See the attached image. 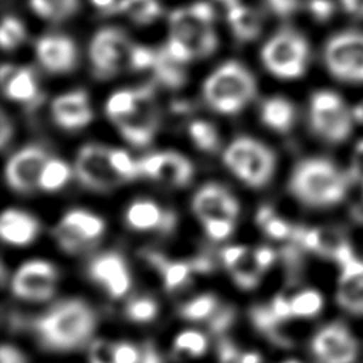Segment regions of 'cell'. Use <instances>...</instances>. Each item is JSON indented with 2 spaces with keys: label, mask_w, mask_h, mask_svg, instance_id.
Masks as SVG:
<instances>
[{
  "label": "cell",
  "mask_w": 363,
  "mask_h": 363,
  "mask_svg": "<svg viewBox=\"0 0 363 363\" xmlns=\"http://www.w3.org/2000/svg\"><path fill=\"white\" fill-rule=\"evenodd\" d=\"M352 116L356 122L363 123V101H360L359 104H356L352 109Z\"/></svg>",
  "instance_id": "cell-61"
},
{
  "label": "cell",
  "mask_w": 363,
  "mask_h": 363,
  "mask_svg": "<svg viewBox=\"0 0 363 363\" xmlns=\"http://www.w3.org/2000/svg\"><path fill=\"white\" fill-rule=\"evenodd\" d=\"M305 9L308 16L316 23H326L332 20L336 11L335 0H306Z\"/></svg>",
  "instance_id": "cell-42"
},
{
  "label": "cell",
  "mask_w": 363,
  "mask_h": 363,
  "mask_svg": "<svg viewBox=\"0 0 363 363\" xmlns=\"http://www.w3.org/2000/svg\"><path fill=\"white\" fill-rule=\"evenodd\" d=\"M216 1H218V3H223V4H227V6H230V4H233V3H235V1H238V0H216Z\"/></svg>",
  "instance_id": "cell-62"
},
{
  "label": "cell",
  "mask_w": 363,
  "mask_h": 363,
  "mask_svg": "<svg viewBox=\"0 0 363 363\" xmlns=\"http://www.w3.org/2000/svg\"><path fill=\"white\" fill-rule=\"evenodd\" d=\"M323 305L322 295L315 289H305L291 298V308L294 316L309 318L316 315Z\"/></svg>",
  "instance_id": "cell-36"
},
{
  "label": "cell",
  "mask_w": 363,
  "mask_h": 363,
  "mask_svg": "<svg viewBox=\"0 0 363 363\" xmlns=\"http://www.w3.org/2000/svg\"><path fill=\"white\" fill-rule=\"evenodd\" d=\"M57 284L55 268L45 261H28L13 277V294L21 299L45 301L54 295Z\"/></svg>",
  "instance_id": "cell-13"
},
{
  "label": "cell",
  "mask_w": 363,
  "mask_h": 363,
  "mask_svg": "<svg viewBox=\"0 0 363 363\" xmlns=\"http://www.w3.org/2000/svg\"><path fill=\"white\" fill-rule=\"evenodd\" d=\"M38 221L26 211L9 208L1 214L0 233L1 238L13 245H26L38 234Z\"/></svg>",
  "instance_id": "cell-24"
},
{
  "label": "cell",
  "mask_w": 363,
  "mask_h": 363,
  "mask_svg": "<svg viewBox=\"0 0 363 363\" xmlns=\"http://www.w3.org/2000/svg\"><path fill=\"white\" fill-rule=\"evenodd\" d=\"M251 320L254 326L264 335H267L271 340L284 343L285 339L279 333V325L281 322L275 318L272 313L269 305H255L250 311Z\"/></svg>",
  "instance_id": "cell-34"
},
{
  "label": "cell",
  "mask_w": 363,
  "mask_h": 363,
  "mask_svg": "<svg viewBox=\"0 0 363 363\" xmlns=\"http://www.w3.org/2000/svg\"><path fill=\"white\" fill-rule=\"evenodd\" d=\"M218 363H241V350L230 339H221L218 343Z\"/></svg>",
  "instance_id": "cell-49"
},
{
  "label": "cell",
  "mask_w": 363,
  "mask_h": 363,
  "mask_svg": "<svg viewBox=\"0 0 363 363\" xmlns=\"http://www.w3.org/2000/svg\"><path fill=\"white\" fill-rule=\"evenodd\" d=\"M337 4L347 16L363 20V0H337Z\"/></svg>",
  "instance_id": "cell-52"
},
{
  "label": "cell",
  "mask_w": 363,
  "mask_h": 363,
  "mask_svg": "<svg viewBox=\"0 0 363 363\" xmlns=\"http://www.w3.org/2000/svg\"><path fill=\"white\" fill-rule=\"evenodd\" d=\"M48 157L43 147L27 146L14 153L6 166V180L17 191L26 193L38 186Z\"/></svg>",
  "instance_id": "cell-16"
},
{
  "label": "cell",
  "mask_w": 363,
  "mask_h": 363,
  "mask_svg": "<svg viewBox=\"0 0 363 363\" xmlns=\"http://www.w3.org/2000/svg\"><path fill=\"white\" fill-rule=\"evenodd\" d=\"M133 44L119 27L105 26L98 28L89 41L88 57L92 71L99 78H108L129 65Z\"/></svg>",
  "instance_id": "cell-9"
},
{
  "label": "cell",
  "mask_w": 363,
  "mask_h": 363,
  "mask_svg": "<svg viewBox=\"0 0 363 363\" xmlns=\"http://www.w3.org/2000/svg\"><path fill=\"white\" fill-rule=\"evenodd\" d=\"M153 68L157 79L170 88H179L186 81V74L182 64L173 60L164 50L160 54L157 52Z\"/></svg>",
  "instance_id": "cell-31"
},
{
  "label": "cell",
  "mask_w": 363,
  "mask_h": 363,
  "mask_svg": "<svg viewBox=\"0 0 363 363\" xmlns=\"http://www.w3.org/2000/svg\"><path fill=\"white\" fill-rule=\"evenodd\" d=\"M207 104L221 113H237L257 94L252 72L240 61H225L211 71L203 84Z\"/></svg>",
  "instance_id": "cell-4"
},
{
  "label": "cell",
  "mask_w": 363,
  "mask_h": 363,
  "mask_svg": "<svg viewBox=\"0 0 363 363\" xmlns=\"http://www.w3.org/2000/svg\"><path fill=\"white\" fill-rule=\"evenodd\" d=\"M264 4L274 16L288 18L301 9L302 0H264Z\"/></svg>",
  "instance_id": "cell-46"
},
{
  "label": "cell",
  "mask_w": 363,
  "mask_h": 363,
  "mask_svg": "<svg viewBox=\"0 0 363 363\" xmlns=\"http://www.w3.org/2000/svg\"><path fill=\"white\" fill-rule=\"evenodd\" d=\"M174 349L191 357H199L207 350V339L197 330H183L174 339Z\"/></svg>",
  "instance_id": "cell-38"
},
{
  "label": "cell",
  "mask_w": 363,
  "mask_h": 363,
  "mask_svg": "<svg viewBox=\"0 0 363 363\" xmlns=\"http://www.w3.org/2000/svg\"><path fill=\"white\" fill-rule=\"evenodd\" d=\"M275 216L274 210L268 206H264V207H259L258 213H257V223L262 227L264 224H267L272 217Z\"/></svg>",
  "instance_id": "cell-59"
},
{
  "label": "cell",
  "mask_w": 363,
  "mask_h": 363,
  "mask_svg": "<svg viewBox=\"0 0 363 363\" xmlns=\"http://www.w3.org/2000/svg\"><path fill=\"white\" fill-rule=\"evenodd\" d=\"M41 346L54 352H68L84 346L96 328L94 309L81 299L55 303L33 320Z\"/></svg>",
  "instance_id": "cell-1"
},
{
  "label": "cell",
  "mask_w": 363,
  "mask_h": 363,
  "mask_svg": "<svg viewBox=\"0 0 363 363\" xmlns=\"http://www.w3.org/2000/svg\"><path fill=\"white\" fill-rule=\"evenodd\" d=\"M241 363H261V356L255 352H241Z\"/></svg>",
  "instance_id": "cell-60"
},
{
  "label": "cell",
  "mask_w": 363,
  "mask_h": 363,
  "mask_svg": "<svg viewBox=\"0 0 363 363\" xmlns=\"http://www.w3.org/2000/svg\"><path fill=\"white\" fill-rule=\"evenodd\" d=\"M38 64L50 74L72 72L78 64V45L64 33H44L34 43Z\"/></svg>",
  "instance_id": "cell-12"
},
{
  "label": "cell",
  "mask_w": 363,
  "mask_h": 363,
  "mask_svg": "<svg viewBox=\"0 0 363 363\" xmlns=\"http://www.w3.org/2000/svg\"><path fill=\"white\" fill-rule=\"evenodd\" d=\"M221 259L230 269L235 284L242 289H252L257 286L262 269L258 267L254 251L242 245H231L221 251Z\"/></svg>",
  "instance_id": "cell-23"
},
{
  "label": "cell",
  "mask_w": 363,
  "mask_h": 363,
  "mask_svg": "<svg viewBox=\"0 0 363 363\" xmlns=\"http://www.w3.org/2000/svg\"><path fill=\"white\" fill-rule=\"evenodd\" d=\"M0 363H27L24 354L10 345H3L0 350Z\"/></svg>",
  "instance_id": "cell-51"
},
{
  "label": "cell",
  "mask_w": 363,
  "mask_h": 363,
  "mask_svg": "<svg viewBox=\"0 0 363 363\" xmlns=\"http://www.w3.org/2000/svg\"><path fill=\"white\" fill-rule=\"evenodd\" d=\"M118 128L123 138L135 146L150 143L157 129V111L150 86L136 89V108L128 118L118 123Z\"/></svg>",
  "instance_id": "cell-14"
},
{
  "label": "cell",
  "mask_w": 363,
  "mask_h": 363,
  "mask_svg": "<svg viewBox=\"0 0 363 363\" xmlns=\"http://www.w3.org/2000/svg\"><path fill=\"white\" fill-rule=\"evenodd\" d=\"M336 302L346 312L363 316V261L357 257L340 267Z\"/></svg>",
  "instance_id": "cell-19"
},
{
  "label": "cell",
  "mask_w": 363,
  "mask_h": 363,
  "mask_svg": "<svg viewBox=\"0 0 363 363\" xmlns=\"http://www.w3.org/2000/svg\"><path fill=\"white\" fill-rule=\"evenodd\" d=\"M265 234L271 238H275V240H285V238H291L292 233H294V228L282 218L274 216L267 224L262 225Z\"/></svg>",
  "instance_id": "cell-47"
},
{
  "label": "cell",
  "mask_w": 363,
  "mask_h": 363,
  "mask_svg": "<svg viewBox=\"0 0 363 363\" xmlns=\"http://www.w3.org/2000/svg\"><path fill=\"white\" fill-rule=\"evenodd\" d=\"M189 133L196 143V146L201 150L214 152L218 147L220 139L216 128L204 121H194L189 126Z\"/></svg>",
  "instance_id": "cell-37"
},
{
  "label": "cell",
  "mask_w": 363,
  "mask_h": 363,
  "mask_svg": "<svg viewBox=\"0 0 363 363\" xmlns=\"http://www.w3.org/2000/svg\"><path fill=\"white\" fill-rule=\"evenodd\" d=\"M176 221V214L172 210H163L150 200H138L132 203L126 211V223L138 231L160 230L170 233Z\"/></svg>",
  "instance_id": "cell-22"
},
{
  "label": "cell",
  "mask_w": 363,
  "mask_h": 363,
  "mask_svg": "<svg viewBox=\"0 0 363 363\" xmlns=\"http://www.w3.org/2000/svg\"><path fill=\"white\" fill-rule=\"evenodd\" d=\"M225 166L245 184L262 187L275 169V156L264 143L251 138H237L223 155Z\"/></svg>",
  "instance_id": "cell-7"
},
{
  "label": "cell",
  "mask_w": 363,
  "mask_h": 363,
  "mask_svg": "<svg viewBox=\"0 0 363 363\" xmlns=\"http://www.w3.org/2000/svg\"><path fill=\"white\" fill-rule=\"evenodd\" d=\"M362 183H363V180H362Z\"/></svg>",
  "instance_id": "cell-64"
},
{
  "label": "cell",
  "mask_w": 363,
  "mask_h": 363,
  "mask_svg": "<svg viewBox=\"0 0 363 363\" xmlns=\"http://www.w3.org/2000/svg\"><path fill=\"white\" fill-rule=\"evenodd\" d=\"M193 210L201 223L214 218L233 220L238 214V201L220 184L203 186L193 199Z\"/></svg>",
  "instance_id": "cell-18"
},
{
  "label": "cell",
  "mask_w": 363,
  "mask_h": 363,
  "mask_svg": "<svg viewBox=\"0 0 363 363\" xmlns=\"http://www.w3.org/2000/svg\"><path fill=\"white\" fill-rule=\"evenodd\" d=\"M217 308L218 305L216 296L204 294L183 303L180 308V315L189 320H201L210 318L217 311Z\"/></svg>",
  "instance_id": "cell-35"
},
{
  "label": "cell",
  "mask_w": 363,
  "mask_h": 363,
  "mask_svg": "<svg viewBox=\"0 0 363 363\" xmlns=\"http://www.w3.org/2000/svg\"><path fill=\"white\" fill-rule=\"evenodd\" d=\"M27 4L41 21L60 24L77 14L81 0H27Z\"/></svg>",
  "instance_id": "cell-26"
},
{
  "label": "cell",
  "mask_w": 363,
  "mask_h": 363,
  "mask_svg": "<svg viewBox=\"0 0 363 363\" xmlns=\"http://www.w3.org/2000/svg\"><path fill=\"white\" fill-rule=\"evenodd\" d=\"M54 121L65 129H78L92 121V111L85 91L77 89L57 96L51 104Z\"/></svg>",
  "instance_id": "cell-20"
},
{
  "label": "cell",
  "mask_w": 363,
  "mask_h": 363,
  "mask_svg": "<svg viewBox=\"0 0 363 363\" xmlns=\"http://www.w3.org/2000/svg\"><path fill=\"white\" fill-rule=\"evenodd\" d=\"M136 108V89H121L112 94L106 102V113L116 125L128 118Z\"/></svg>",
  "instance_id": "cell-32"
},
{
  "label": "cell",
  "mask_w": 363,
  "mask_h": 363,
  "mask_svg": "<svg viewBox=\"0 0 363 363\" xmlns=\"http://www.w3.org/2000/svg\"><path fill=\"white\" fill-rule=\"evenodd\" d=\"M60 223L71 228L89 245L102 235L105 228L101 217L85 210H71L62 217Z\"/></svg>",
  "instance_id": "cell-28"
},
{
  "label": "cell",
  "mask_w": 363,
  "mask_h": 363,
  "mask_svg": "<svg viewBox=\"0 0 363 363\" xmlns=\"http://www.w3.org/2000/svg\"><path fill=\"white\" fill-rule=\"evenodd\" d=\"M28 37L27 27L14 14H4L0 27V44L4 51H14L21 47Z\"/></svg>",
  "instance_id": "cell-30"
},
{
  "label": "cell",
  "mask_w": 363,
  "mask_h": 363,
  "mask_svg": "<svg viewBox=\"0 0 363 363\" xmlns=\"http://www.w3.org/2000/svg\"><path fill=\"white\" fill-rule=\"evenodd\" d=\"M121 0H89V3L101 13H113L118 10Z\"/></svg>",
  "instance_id": "cell-56"
},
{
  "label": "cell",
  "mask_w": 363,
  "mask_h": 363,
  "mask_svg": "<svg viewBox=\"0 0 363 363\" xmlns=\"http://www.w3.org/2000/svg\"><path fill=\"white\" fill-rule=\"evenodd\" d=\"M89 277L104 285L112 298H121L130 286V274L123 257L118 252H104L89 264Z\"/></svg>",
  "instance_id": "cell-17"
},
{
  "label": "cell",
  "mask_w": 363,
  "mask_h": 363,
  "mask_svg": "<svg viewBox=\"0 0 363 363\" xmlns=\"http://www.w3.org/2000/svg\"><path fill=\"white\" fill-rule=\"evenodd\" d=\"M269 308H271L272 313L275 315V318H277L281 323L285 322L286 319H289L291 316H294L292 308H291V299H286V298L282 296V295L275 296V298L271 301Z\"/></svg>",
  "instance_id": "cell-50"
},
{
  "label": "cell",
  "mask_w": 363,
  "mask_h": 363,
  "mask_svg": "<svg viewBox=\"0 0 363 363\" xmlns=\"http://www.w3.org/2000/svg\"><path fill=\"white\" fill-rule=\"evenodd\" d=\"M3 91L9 99L35 104L40 101V88L34 71L28 67L4 64L0 72Z\"/></svg>",
  "instance_id": "cell-21"
},
{
  "label": "cell",
  "mask_w": 363,
  "mask_h": 363,
  "mask_svg": "<svg viewBox=\"0 0 363 363\" xmlns=\"http://www.w3.org/2000/svg\"><path fill=\"white\" fill-rule=\"evenodd\" d=\"M140 349L132 343L121 342L113 345V362L115 363H139Z\"/></svg>",
  "instance_id": "cell-48"
},
{
  "label": "cell",
  "mask_w": 363,
  "mask_h": 363,
  "mask_svg": "<svg viewBox=\"0 0 363 363\" xmlns=\"http://www.w3.org/2000/svg\"><path fill=\"white\" fill-rule=\"evenodd\" d=\"M322 58L328 72L337 81L363 84V30L333 33L323 45Z\"/></svg>",
  "instance_id": "cell-6"
},
{
  "label": "cell",
  "mask_w": 363,
  "mask_h": 363,
  "mask_svg": "<svg viewBox=\"0 0 363 363\" xmlns=\"http://www.w3.org/2000/svg\"><path fill=\"white\" fill-rule=\"evenodd\" d=\"M190 271H191V267L187 262L166 261L159 272L163 277V282H164L166 289L173 291V289L182 286L186 282V279L189 278Z\"/></svg>",
  "instance_id": "cell-40"
},
{
  "label": "cell",
  "mask_w": 363,
  "mask_h": 363,
  "mask_svg": "<svg viewBox=\"0 0 363 363\" xmlns=\"http://www.w3.org/2000/svg\"><path fill=\"white\" fill-rule=\"evenodd\" d=\"M207 235L211 240L220 241L227 238L234 228V221L233 220H224V218H214V220H207L203 223Z\"/></svg>",
  "instance_id": "cell-45"
},
{
  "label": "cell",
  "mask_w": 363,
  "mask_h": 363,
  "mask_svg": "<svg viewBox=\"0 0 363 363\" xmlns=\"http://www.w3.org/2000/svg\"><path fill=\"white\" fill-rule=\"evenodd\" d=\"M213 20L214 9L206 1H196L173 11L169 20V41L164 47L169 55L184 64L211 54L217 47Z\"/></svg>",
  "instance_id": "cell-2"
},
{
  "label": "cell",
  "mask_w": 363,
  "mask_h": 363,
  "mask_svg": "<svg viewBox=\"0 0 363 363\" xmlns=\"http://www.w3.org/2000/svg\"><path fill=\"white\" fill-rule=\"evenodd\" d=\"M225 14L228 28L237 40L252 41L259 35L262 30V20L255 9L238 0L227 6Z\"/></svg>",
  "instance_id": "cell-25"
},
{
  "label": "cell",
  "mask_w": 363,
  "mask_h": 363,
  "mask_svg": "<svg viewBox=\"0 0 363 363\" xmlns=\"http://www.w3.org/2000/svg\"><path fill=\"white\" fill-rule=\"evenodd\" d=\"M311 350L316 363H353L359 353V345L343 323L335 322L315 333Z\"/></svg>",
  "instance_id": "cell-10"
},
{
  "label": "cell",
  "mask_w": 363,
  "mask_h": 363,
  "mask_svg": "<svg viewBox=\"0 0 363 363\" xmlns=\"http://www.w3.org/2000/svg\"><path fill=\"white\" fill-rule=\"evenodd\" d=\"M116 13L138 26H147L160 17L162 6L159 0H121Z\"/></svg>",
  "instance_id": "cell-29"
},
{
  "label": "cell",
  "mask_w": 363,
  "mask_h": 363,
  "mask_svg": "<svg viewBox=\"0 0 363 363\" xmlns=\"http://www.w3.org/2000/svg\"><path fill=\"white\" fill-rule=\"evenodd\" d=\"M235 320V309L230 305L217 308V311L208 318V328L213 333L225 332Z\"/></svg>",
  "instance_id": "cell-43"
},
{
  "label": "cell",
  "mask_w": 363,
  "mask_h": 363,
  "mask_svg": "<svg viewBox=\"0 0 363 363\" xmlns=\"http://www.w3.org/2000/svg\"><path fill=\"white\" fill-rule=\"evenodd\" d=\"M126 316L138 323L149 322L152 320L157 313V303L152 298L147 296H139L133 298L126 305Z\"/></svg>",
  "instance_id": "cell-39"
},
{
  "label": "cell",
  "mask_w": 363,
  "mask_h": 363,
  "mask_svg": "<svg viewBox=\"0 0 363 363\" xmlns=\"http://www.w3.org/2000/svg\"><path fill=\"white\" fill-rule=\"evenodd\" d=\"M259 58L271 75L281 79H296L308 69L311 44L301 31L282 27L262 43Z\"/></svg>",
  "instance_id": "cell-5"
},
{
  "label": "cell",
  "mask_w": 363,
  "mask_h": 363,
  "mask_svg": "<svg viewBox=\"0 0 363 363\" xmlns=\"http://www.w3.org/2000/svg\"><path fill=\"white\" fill-rule=\"evenodd\" d=\"M111 149L88 143L78 150L75 160V173L79 182L92 190H108L122 180L111 164Z\"/></svg>",
  "instance_id": "cell-11"
},
{
  "label": "cell",
  "mask_w": 363,
  "mask_h": 363,
  "mask_svg": "<svg viewBox=\"0 0 363 363\" xmlns=\"http://www.w3.org/2000/svg\"><path fill=\"white\" fill-rule=\"evenodd\" d=\"M261 118L267 126L278 132H288L295 121L294 105L282 96H271L264 101Z\"/></svg>",
  "instance_id": "cell-27"
},
{
  "label": "cell",
  "mask_w": 363,
  "mask_h": 363,
  "mask_svg": "<svg viewBox=\"0 0 363 363\" xmlns=\"http://www.w3.org/2000/svg\"><path fill=\"white\" fill-rule=\"evenodd\" d=\"M139 363H163V359L153 343L146 342L140 347V359Z\"/></svg>",
  "instance_id": "cell-55"
},
{
  "label": "cell",
  "mask_w": 363,
  "mask_h": 363,
  "mask_svg": "<svg viewBox=\"0 0 363 363\" xmlns=\"http://www.w3.org/2000/svg\"><path fill=\"white\" fill-rule=\"evenodd\" d=\"M69 176H71V169L64 160L48 159L40 176L38 186L43 190L54 191L61 189L68 182Z\"/></svg>",
  "instance_id": "cell-33"
},
{
  "label": "cell",
  "mask_w": 363,
  "mask_h": 363,
  "mask_svg": "<svg viewBox=\"0 0 363 363\" xmlns=\"http://www.w3.org/2000/svg\"><path fill=\"white\" fill-rule=\"evenodd\" d=\"M352 176L363 180V139L356 145L352 156Z\"/></svg>",
  "instance_id": "cell-54"
},
{
  "label": "cell",
  "mask_w": 363,
  "mask_h": 363,
  "mask_svg": "<svg viewBox=\"0 0 363 363\" xmlns=\"http://www.w3.org/2000/svg\"><path fill=\"white\" fill-rule=\"evenodd\" d=\"M284 363H301V362H298V360H286Z\"/></svg>",
  "instance_id": "cell-63"
},
{
  "label": "cell",
  "mask_w": 363,
  "mask_h": 363,
  "mask_svg": "<svg viewBox=\"0 0 363 363\" xmlns=\"http://www.w3.org/2000/svg\"><path fill=\"white\" fill-rule=\"evenodd\" d=\"M88 362L89 363H115L113 343L104 339L92 340L88 352Z\"/></svg>",
  "instance_id": "cell-44"
},
{
  "label": "cell",
  "mask_w": 363,
  "mask_h": 363,
  "mask_svg": "<svg viewBox=\"0 0 363 363\" xmlns=\"http://www.w3.org/2000/svg\"><path fill=\"white\" fill-rule=\"evenodd\" d=\"M190 267H191V269H196L199 272H207L213 268V262L210 261V258L203 255V257H197L196 259H193L190 262Z\"/></svg>",
  "instance_id": "cell-57"
},
{
  "label": "cell",
  "mask_w": 363,
  "mask_h": 363,
  "mask_svg": "<svg viewBox=\"0 0 363 363\" xmlns=\"http://www.w3.org/2000/svg\"><path fill=\"white\" fill-rule=\"evenodd\" d=\"M254 257H255V261L258 264V267L262 269V272L269 268L275 259V251L269 247H261V248H257L254 251Z\"/></svg>",
  "instance_id": "cell-53"
},
{
  "label": "cell",
  "mask_w": 363,
  "mask_h": 363,
  "mask_svg": "<svg viewBox=\"0 0 363 363\" xmlns=\"http://www.w3.org/2000/svg\"><path fill=\"white\" fill-rule=\"evenodd\" d=\"M139 173L172 186L183 187L193 177V166L189 159L177 152H157L138 160Z\"/></svg>",
  "instance_id": "cell-15"
},
{
  "label": "cell",
  "mask_w": 363,
  "mask_h": 363,
  "mask_svg": "<svg viewBox=\"0 0 363 363\" xmlns=\"http://www.w3.org/2000/svg\"><path fill=\"white\" fill-rule=\"evenodd\" d=\"M347 177L330 160L312 157L302 160L289 180L295 199L309 207H330L340 203L347 191Z\"/></svg>",
  "instance_id": "cell-3"
},
{
  "label": "cell",
  "mask_w": 363,
  "mask_h": 363,
  "mask_svg": "<svg viewBox=\"0 0 363 363\" xmlns=\"http://www.w3.org/2000/svg\"><path fill=\"white\" fill-rule=\"evenodd\" d=\"M352 109L336 92L320 89L309 102V123L312 130L326 142H343L352 130Z\"/></svg>",
  "instance_id": "cell-8"
},
{
  "label": "cell",
  "mask_w": 363,
  "mask_h": 363,
  "mask_svg": "<svg viewBox=\"0 0 363 363\" xmlns=\"http://www.w3.org/2000/svg\"><path fill=\"white\" fill-rule=\"evenodd\" d=\"M109 159H111L112 167L115 169V172L118 173V176L122 180L123 179L128 180V179H133V177L140 176L138 160H133L125 150L111 149Z\"/></svg>",
  "instance_id": "cell-41"
},
{
  "label": "cell",
  "mask_w": 363,
  "mask_h": 363,
  "mask_svg": "<svg viewBox=\"0 0 363 363\" xmlns=\"http://www.w3.org/2000/svg\"><path fill=\"white\" fill-rule=\"evenodd\" d=\"M10 136H11V125H10L9 119H7V116L3 113L1 115V133H0L1 147H6Z\"/></svg>",
  "instance_id": "cell-58"
}]
</instances>
